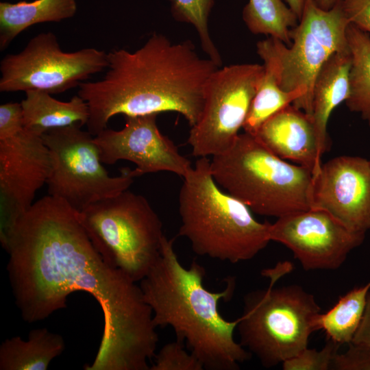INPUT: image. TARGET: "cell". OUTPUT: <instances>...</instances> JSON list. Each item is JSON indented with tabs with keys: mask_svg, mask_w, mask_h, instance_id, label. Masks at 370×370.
Returning a JSON list of instances; mask_svg holds the SVG:
<instances>
[{
	"mask_svg": "<svg viewBox=\"0 0 370 370\" xmlns=\"http://www.w3.org/2000/svg\"><path fill=\"white\" fill-rule=\"evenodd\" d=\"M15 304L28 323L66 307L84 291L103 314L99 347L86 370H149L158 335L139 285L97 252L77 212L48 195L21 217L3 247Z\"/></svg>",
	"mask_w": 370,
	"mask_h": 370,
	"instance_id": "1",
	"label": "cell"
},
{
	"mask_svg": "<svg viewBox=\"0 0 370 370\" xmlns=\"http://www.w3.org/2000/svg\"><path fill=\"white\" fill-rule=\"evenodd\" d=\"M107 59L101 79L78 86L77 95L89 108L87 129L94 136L117 114L175 112L193 126L203 110L209 78L220 67L201 58L190 40L173 43L156 33L138 49H113Z\"/></svg>",
	"mask_w": 370,
	"mask_h": 370,
	"instance_id": "2",
	"label": "cell"
},
{
	"mask_svg": "<svg viewBox=\"0 0 370 370\" xmlns=\"http://www.w3.org/2000/svg\"><path fill=\"white\" fill-rule=\"evenodd\" d=\"M174 241L164 237L158 258L140 281L153 323L171 327L176 340L186 342L204 369L237 370L252 355L234 337L238 319L228 321L219 310L221 301L232 297L235 280L228 278L220 292L209 291L204 285V268L195 261L184 267Z\"/></svg>",
	"mask_w": 370,
	"mask_h": 370,
	"instance_id": "3",
	"label": "cell"
},
{
	"mask_svg": "<svg viewBox=\"0 0 370 370\" xmlns=\"http://www.w3.org/2000/svg\"><path fill=\"white\" fill-rule=\"evenodd\" d=\"M210 160L198 158L183 177L178 197V235L193 251L232 264L254 258L271 241V223L260 222L251 210L217 184Z\"/></svg>",
	"mask_w": 370,
	"mask_h": 370,
	"instance_id": "4",
	"label": "cell"
},
{
	"mask_svg": "<svg viewBox=\"0 0 370 370\" xmlns=\"http://www.w3.org/2000/svg\"><path fill=\"white\" fill-rule=\"evenodd\" d=\"M210 165L217 184L256 214L280 218L310 208L312 171L280 158L251 134H239Z\"/></svg>",
	"mask_w": 370,
	"mask_h": 370,
	"instance_id": "5",
	"label": "cell"
},
{
	"mask_svg": "<svg viewBox=\"0 0 370 370\" xmlns=\"http://www.w3.org/2000/svg\"><path fill=\"white\" fill-rule=\"evenodd\" d=\"M269 287L247 293L236 329L241 345L266 368L282 364L308 347L321 312L314 296L299 285Z\"/></svg>",
	"mask_w": 370,
	"mask_h": 370,
	"instance_id": "6",
	"label": "cell"
},
{
	"mask_svg": "<svg viewBox=\"0 0 370 370\" xmlns=\"http://www.w3.org/2000/svg\"><path fill=\"white\" fill-rule=\"evenodd\" d=\"M78 219L102 258L140 282L158 258L165 235L147 199L126 190L91 204Z\"/></svg>",
	"mask_w": 370,
	"mask_h": 370,
	"instance_id": "7",
	"label": "cell"
},
{
	"mask_svg": "<svg viewBox=\"0 0 370 370\" xmlns=\"http://www.w3.org/2000/svg\"><path fill=\"white\" fill-rule=\"evenodd\" d=\"M342 1L325 10L315 0H305L300 22L291 30V47L273 37L260 40L256 45L258 56H267L275 64L282 90L304 91L298 108L310 116L319 71L333 53L349 49L346 30L350 23Z\"/></svg>",
	"mask_w": 370,
	"mask_h": 370,
	"instance_id": "8",
	"label": "cell"
},
{
	"mask_svg": "<svg viewBox=\"0 0 370 370\" xmlns=\"http://www.w3.org/2000/svg\"><path fill=\"white\" fill-rule=\"evenodd\" d=\"M81 128L73 125L41 136L51 157L48 195L64 200L78 212L128 190L136 177L130 169L110 176L102 165L95 136Z\"/></svg>",
	"mask_w": 370,
	"mask_h": 370,
	"instance_id": "9",
	"label": "cell"
},
{
	"mask_svg": "<svg viewBox=\"0 0 370 370\" xmlns=\"http://www.w3.org/2000/svg\"><path fill=\"white\" fill-rule=\"evenodd\" d=\"M107 67L104 51L89 47L64 51L53 33L43 32L33 37L19 53L1 60L0 91L60 93Z\"/></svg>",
	"mask_w": 370,
	"mask_h": 370,
	"instance_id": "10",
	"label": "cell"
},
{
	"mask_svg": "<svg viewBox=\"0 0 370 370\" xmlns=\"http://www.w3.org/2000/svg\"><path fill=\"white\" fill-rule=\"evenodd\" d=\"M264 66L236 64L219 67L211 75L198 121L187 142L193 156H214L228 150L235 142L248 114Z\"/></svg>",
	"mask_w": 370,
	"mask_h": 370,
	"instance_id": "11",
	"label": "cell"
},
{
	"mask_svg": "<svg viewBox=\"0 0 370 370\" xmlns=\"http://www.w3.org/2000/svg\"><path fill=\"white\" fill-rule=\"evenodd\" d=\"M51 157L42 136L24 128L0 140V241L5 245L21 217L34 203L36 193L46 184Z\"/></svg>",
	"mask_w": 370,
	"mask_h": 370,
	"instance_id": "12",
	"label": "cell"
},
{
	"mask_svg": "<svg viewBox=\"0 0 370 370\" xmlns=\"http://www.w3.org/2000/svg\"><path fill=\"white\" fill-rule=\"evenodd\" d=\"M328 212L310 208L271 223L269 238L285 245L305 271L336 270L364 241Z\"/></svg>",
	"mask_w": 370,
	"mask_h": 370,
	"instance_id": "13",
	"label": "cell"
},
{
	"mask_svg": "<svg viewBox=\"0 0 370 370\" xmlns=\"http://www.w3.org/2000/svg\"><path fill=\"white\" fill-rule=\"evenodd\" d=\"M157 114L125 116L120 130L106 128L95 136L102 163L114 164L125 160L136 165V177L168 171L184 177L192 169L189 160L158 129Z\"/></svg>",
	"mask_w": 370,
	"mask_h": 370,
	"instance_id": "14",
	"label": "cell"
},
{
	"mask_svg": "<svg viewBox=\"0 0 370 370\" xmlns=\"http://www.w3.org/2000/svg\"><path fill=\"white\" fill-rule=\"evenodd\" d=\"M310 208L324 210L352 232L370 230V160L342 156L312 176Z\"/></svg>",
	"mask_w": 370,
	"mask_h": 370,
	"instance_id": "15",
	"label": "cell"
},
{
	"mask_svg": "<svg viewBox=\"0 0 370 370\" xmlns=\"http://www.w3.org/2000/svg\"><path fill=\"white\" fill-rule=\"evenodd\" d=\"M274 154L317 174L322 165L311 116L290 104L269 117L254 135Z\"/></svg>",
	"mask_w": 370,
	"mask_h": 370,
	"instance_id": "16",
	"label": "cell"
},
{
	"mask_svg": "<svg viewBox=\"0 0 370 370\" xmlns=\"http://www.w3.org/2000/svg\"><path fill=\"white\" fill-rule=\"evenodd\" d=\"M351 65L350 49L337 51L324 63L314 82L311 117L321 156L330 147L327 130L330 116L349 96Z\"/></svg>",
	"mask_w": 370,
	"mask_h": 370,
	"instance_id": "17",
	"label": "cell"
},
{
	"mask_svg": "<svg viewBox=\"0 0 370 370\" xmlns=\"http://www.w3.org/2000/svg\"><path fill=\"white\" fill-rule=\"evenodd\" d=\"M21 102L24 128L35 134L45 133L73 125L83 126L89 119L87 103L78 95L68 101L53 98L51 94L40 90L25 92Z\"/></svg>",
	"mask_w": 370,
	"mask_h": 370,
	"instance_id": "18",
	"label": "cell"
},
{
	"mask_svg": "<svg viewBox=\"0 0 370 370\" xmlns=\"http://www.w3.org/2000/svg\"><path fill=\"white\" fill-rule=\"evenodd\" d=\"M77 0H34L0 2V49L28 27L38 23L60 22L75 16Z\"/></svg>",
	"mask_w": 370,
	"mask_h": 370,
	"instance_id": "19",
	"label": "cell"
},
{
	"mask_svg": "<svg viewBox=\"0 0 370 370\" xmlns=\"http://www.w3.org/2000/svg\"><path fill=\"white\" fill-rule=\"evenodd\" d=\"M65 348L58 334L47 328L31 330L27 340L14 336L0 346V370H47Z\"/></svg>",
	"mask_w": 370,
	"mask_h": 370,
	"instance_id": "20",
	"label": "cell"
},
{
	"mask_svg": "<svg viewBox=\"0 0 370 370\" xmlns=\"http://www.w3.org/2000/svg\"><path fill=\"white\" fill-rule=\"evenodd\" d=\"M260 58L264 62L263 73L243 126L245 132L253 136L269 117L284 107L293 104L298 108L305 94L301 89L282 90L273 62L266 56Z\"/></svg>",
	"mask_w": 370,
	"mask_h": 370,
	"instance_id": "21",
	"label": "cell"
},
{
	"mask_svg": "<svg viewBox=\"0 0 370 370\" xmlns=\"http://www.w3.org/2000/svg\"><path fill=\"white\" fill-rule=\"evenodd\" d=\"M370 290V282L341 296L328 311L315 320L316 330L325 332L328 339L339 345L352 343L361 321Z\"/></svg>",
	"mask_w": 370,
	"mask_h": 370,
	"instance_id": "22",
	"label": "cell"
},
{
	"mask_svg": "<svg viewBox=\"0 0 370 370\" xmlns=\"http://www.w3.org/2000/svg\"><path fill=\"white\" fill-rule=\"evenodd\" d=\"M346 34L352 65L345 103L350 111L360 114L370 127V36L352 23L348 25Z\"/></svg>",
	"mask_w": 370,
	"mask_h": 370,
	"instance_id": "23",
	"label": "cell"
},
{
	"mask_svg": "<svg viewBox=\"0 0 370 370\" xmlns=\"http://www.w3.org/2000/svg\"><path fill=\"white\" fill-rule=\"evenodd\" d=\"M243 19L251 32L264 34L291 44L290 33L299 20L282 0H249Z\"/></svg>",
	"mask_w": 370,
	"mask_h": 370,
	"instance_id": "24",
	"label": "cell"
},
{
	"mask_svg": "<svg viewBox=\"0 0 370 370\" xmlns=\"http://www.w3.org/2000/svg\"><path fill=\"white\" fill-rule=\"evenodd\" d=\"M173 18L194 27L198 34L201 47L218 66L222 64L220 53L209 32L208 18L214 0H168Z\"/></svg>",
	"mask_w": 370,
	"mask_h": 370,
	"instance_id": "25",
	"label": "cell"
},
{
	"mask_svg": "<svg viewBox=\"0 0 370 370\" xmlns=\"http://www.w3.org/2000/svg\"><path fill=\"white\" fill-rule=\"evenodd\" d=\"M150 370H203L199 360L178 340L164 345L153 358Z\"/></svg>",
	"mask_w": 370,
	"mask_h": 370,
	"instance_id": "26",
	"label": "cell"
},
{
	"mask_svg": "<svg viewBox=\"0 0 370 370\" xmlns=\"http://www.w3.org/2000/svg\"><path fill=\"white\" fill-rule=\"evenodd\" d=\"M340 345L328 339L325 346L317 350L308 347L296 356L282 363L284 370H329Z\"/></svg>",
	"mask_w": 370,
	"mask_h": 370,
	"instance_id": "27",
	"label": "cell"
},
{
	"mask_svg": "<svg viewBox=\"0 0 370 370\" xmlns=\"http://www.w3.org/2000/svg\"><path fill=\"white\" fill-rule=\"evenodd\" d=\"M332 369L370 370V346L349 343L346 352L334 356Z\"/></svg>",
	"mask_w": 370,
	"mask_h": 370,
	"instance_id": "28",
	"label": "cell"
},
{
	"mask_svg": "<svg viewBox=\"0 0 370 370\" xmlns=\"http://www.w3.org/2000/svg\"><path fill=\"white\" fill-rule=\"evenodd\" d=\"M24 130L21 103L8 102L0 106V140L12 138Z\"/></svg>",
	"mask_w": 370,
	"mask_h": 370,
	"instance_id": "29",
	"label": "cell"
},
{
	"mask_svg": "<svg viewBox=\"0 0 370 370\" xmlns=\"http://www.w3.org/2000/svg\"><path fill=\"white\" fill-rule=\"evenodd\" d=\"M342 4L349 23L370 34V0H343Z\"/></svg>",
	"mask_w": 370,
	"mask_h": 370,
	"instance_id": "30",
	"label": "cell"
},
{
	"mask_svg": "<svg viewBox=\"0 0 370 370\" xmlns=\"http://www.w3.org/2000/svg\"><path fill=\"white\" fill-rule=\"evenodd\" d=\"M351 343L370 346V290L367 296L365 311Z\"/></svg>",
	"mask_w": 370,
	"mask_h": 370,
	"instance_id": "31",
	"label": "cell"
},
{
	"mask_svg": "<svg viewBox=\"0 0 370 370\" xmlns=\"http://www.w3.org/2000/svg\"><path fill=\"white\" fill-rule=\"evenodd\" d=\"M285 1L299 20L304 9L305 0H285Z\"/></svg>",
	"mask_w": 370,
	"mask_h": 370,
	"instance_id": "32",
	"label": "cell"
},
{
	"mask_svg": "<svg viewBox=\"0 0 370 370\" xmlns=\"http://www.w3.org/2000/svg\"><path fill=\"white\" fill-rule=\"evenodd\" d=\"M341 0H315L317 5L323 10H329Z\"/></svg>",
	"mask_w": 370,
	"mask_h": 370,
	"instance_id": "33",
	"label": "cell"
},
{
	"mask_svg": "<svg viewBox=\"0 0 370 370\" xmlns=\"http://www.w3.org/2000/svg\"></svg>",
	"mask_w": 370,
	"mask_h": 370,
	"instance_id": "34",
	"label": "cell"
}]
</instances>
